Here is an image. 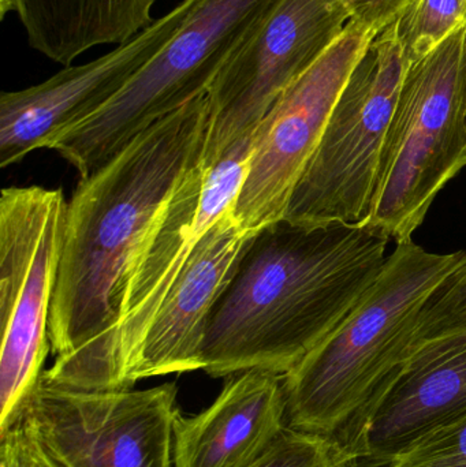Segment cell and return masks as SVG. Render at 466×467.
Returning a JSON list of instances; mask_svg holds the SVG:
<instances>
[{
    "mask_svg": "<svg viewBox=\"0 0 466 467\" xmlns=\"http://www.w3.org/2000/svg\"><path fill=\"white\" fill-rule=\"evenodd\" d=\"M207 93L153 123L79 180L66 211L49 315L55 362L43 378L85 391L111 389L112 353L131 269L189 172L204 161Z\"/></svg>",
    "mask_w": 466,
    "mask_h": 467,
    "instance_id": "1",
    "label": "cell"
},
{
    "mask_svg": "<svg viewBox=\"0 0 466 467\" xmlns=\"http://www.w3.org/2000/svg\"><path fill=\"white\" fill-rule=\"evenodd\" d=\"M388 242L366 224L285 218L254 234L208 320L202 370L289 373L355 309L382 272Z\"/></svg>",
    "mask_w": 466,
    "mask_h": 467,
    "instance_id": "2",
    "label": "cell"
},
{
    "mask_svg": "<svg viewBox=\"0 0 466 467\" xmlns=\"http://www.w3.org/2000/svg\"><path fill=\"white\" fill-rule=\"evenodd\" d=\"M465 257L466 250L427 252L413 239L396 244L344 323L282 376L287 427L330 441L341 467L369 411L412 356L421 306Z\"/></svg>",
    "mask_w": 466,
    "mask_h": 467,
    "instance_id": "3",
    "label": "cell"
},
{
    "mask_svg": "<svg viewBox=\"0 0 466 467\" xmlns=\"http://www.w3.org/2000/svg\"><path fill=\"white\" fill-rule=\"evenodd\" d=\"M465 167L466 25L408 67L363 224L409 241Z\"/></svg>",
    "mask_w": 466,
    "mask_h": 467,
    "instance_id": "4",
    "label": "cell"
},
{
    "mask_svg": "<svg viewBox=\"0 0 466 467\" xmlns=\"http://www.w3.org/2000/svg\"><path fill=\"white\" fill-rule=\"evenodd\" d=\"M279 0H199L180 32L131 81L48 150L85 178L153 123L207 93L219 70Z\"/></svg>",
    "mask_w": 466,
    "mask_h": 467,
    "instance_id": "5",
    "label": "cell"
},
{
    "mask_svg": "<svg viewBox=\"0 0 466 467\" xmlns=\"http://www.w3.org/2000/svg\"><path fill=\"white\" fill-rule=\"evenodd\" d=\"M408 67L390 25L369 43L350 73L285 219L306 226L367 221Z\"/></svg>",
    "mask_w": 466,
    "mask_h": 467,
    "instance_id": "6",
    "label": "cell"
},
{
    "mask_svg": "<svg viewBox=\"0 0 466 467\" xmlns=\"http://www.w3.org/2000/svg\"><path fill=\"white\" fill-rule=\"evenodd\" d=\"M67 202L60 189L0 197V433L21 419L44 373Z\"/></svg>",
    "mask_w": 466,
    "mask_h": 467,
    "instance_id": "7",
    "label": "cell"
},
{
    "mask_svg": "<svg viewBox=\"0 0 466 467\" xmlns=\"http://www.w3.org/2000/svg\"><path fill=\"white\" fill-rule=\"evenodd\" d=\"M178 387L85 391L41 376L22 411L62 467H174Z\"/></svg>",
    "mask_w": 466,
    "mask_h": 467,
    "instance_id": "8",
    "label": "cell"
},
{
    "mask_svg": "<svg viewBox=\"0 0 466 467\" xmlns=\"http://www.w3.org/2000/svg\"><path fill=\"white\" fill-rule=\"evenodd\" d=\"M349 21L339 0H279L207 90L205 167L256 130L279 96L338 40Z\"/></svg>",
    "mask_w": 466,
    "mask_h": 467,
    "instance_id": "9",
    "label": "cell"
},
{
    "mask_svg": "<svg viewBox=\"0 0 466 467\" xmlns=\"http://www.w3.org/2000/svg\"><path fill=\"white\" fill-rule=\"evenodd\" d=\"M256 133L235 142L218 161L194 167L147 241L129 277L112 353L111 389H133L131 373L156 313L205 234L234 210L248 174Z\"/></svg>",
    "mask_w": 466,
    "mask_h": 467,
    "instance_id": "10",
    "label": "cell"
},
{
    "mask_svg": "<svg viewBox=\"0 0 466 467\" xmlns=\"http://www.w3.org/2000/svg\"><path fill=\"white\" fill-rule=\"evenodd\" d=\"M377 36L347 21L338 40L295 79L256 130V145L233 215L254 235L285 218L334 106L356 63Z\"/></svg>",
    "mask_w": 466,
    "mask_h": 467,
    "instance_id": "11",
    "label": "cell"
},
{
    "mask_svg": "<svg viewBox=\"0 0 466 467\" xmlns=\"http://www.w3.org/2000/svg\"><path fill=\"white\" fill-rule=\"evenodd\" d=\"M199 0H182L128 43L35 87L0 96V167L47 148L98 112L180 32Z\"/></svg>",
    "mask_w": 466,
    "mask_h": 467,
    "instance_id": "12",
    "label": "cell"
},
{
    "mask_svg": "<svg viewBox=\"0 0 466 467\" xmlns=\"http://www.w3.org/2000/svg\"><path fill=\"white\" fill-rule=\"evenodd\" d=\"M466 419V334L418 346L375 403L341 467H393L416 444Z\"/></svg>",
    "mask_w": 466,
    "mask_h": 467,
    "instance_id": "13",
    "label": "cell"
},
{
    "mask_svg": "<svg viewBox=\"0 0 466 467\" xmlns=\"http://www.w3.org/2000/svg\"><path fill=\"white\" fill-rule=\"evenodd\" d=\"M254 235L224 213L197 244L156 313L142 343L131 384L202 369L208 320Z\"/></svg>",
    "mask_w": 466,
    "mask_h": 467,
    "instance_id": "14",
    "label": "cell"
},
{
    "mask_svg": "<svg viewBox=\"0 0 466 467\" xmlns=\"http://www.w3.org/2000/svg\"><path fill=\"white\" fill-rule=\"evenodd\" d=\"M196 416L175 422L174 467H252L287 428L282 376L248 370Z\"/></svg>",
    "mask_w": 466,
    "mask_h": 467,
    "instance_id": "15",
    "label": "cell"
},
{
    "mask_svg": "<svg viewBox=\"0 0 466 467\" xmlns=\"http://www.w3.org/2000/svg\"><path fill=\"white\" fill-rule=\"evenodd\" d=\"M156 0H0L16 13L29 46L70 66L93 47L128 43L152 24Z\"/></svg>",
    "mask_w": 466,
    "mask_h": 467,
    "instance_id": "16",
    "label": "cell"
},
{
    "mask_svg": "<svg viewBox=\"0 0 466 467\" xmlns=\"http://www.w3.org/2000/svg\"><path fill=\"white\" fill-rule=\"evenodd\" d=\"M466 25V0H412L394 22L407 62L423 59Z\"/></svg>",
    "mask_w": 466,
    "mask_h": 467,
    "instance_id": "17",
    "label": "cell"
},
{
    "mask_svg": "<svg viewBox=\"0 0 466 467\" xmlns=\"http://www.w3.org/2000/svg\"><path fill=\"white\" fill-rule=\"evenodd\" d=\"M464 334L466 257L434 288L421 306L416 324L415 348L432 340Z\"/></svg>",
    "mask_w": 466,
    "mask_h": 467,
    "instance_id": "18",
    "label": "cell"
},
{
    "mask_svg": "<svg viewBox=\"0 0 466 467\" xmlns=\"http://www.w3.org/2000/svg\"><path fill=\"white\" fill-rule=\"evenodd\" d=\"M252 467H339L330 441L287 427L267 454Z\"/></svg>",
    "mask_w": 466,
    "mask_h": 467,
    "instance_id": "19",
    "label": "cell"
},
{
    "mask_svg": "<svg viewBox=\"0 0 466 467\" xmlns=\"http://www.w3.org/2000/svg\"><path fill=\"white\" fill-rule=\"evenodd\" d=\"M393 467H466V419L416 444Z\"/></svg>",
    "mask_w": 466,
    "mask_h": 467,
    "instance_id": "20",
    "label": "cell"
},
{
    "mask_svg": "<svg viewBox=\"0 0 466 467\" xmlns=\"http://www.w3.org/2000/svg\"><path fill=\"white\" fill-rule=\"evenodd\" d=\"M0 467H62L38 441L32 428L19 419L0 433Z\"/></svg>",
    "mask_w": 466,
    "mask_h": 467,
    "instance_id": "21",
    "label": "cell"
},
{
    "mask_svg": "<svg viewBox=\"0 0 466 467\" xmlns=\"http://www.w3.org/2000/svg\"><path fill=\"white\" fill-rule=\"evenodd\" d=\"M349 22L378 36L399 18L412 0H339Z\"/></svg>",
    "mask_w": 466,
    "mask_h": 467,
    "instance_id": "22",
    "label": "cell"
}]
</instances>
